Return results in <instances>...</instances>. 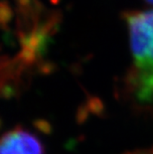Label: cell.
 Masks as SVG:
<instances>
[{
    "mask_svg": "<svg viewBox=\"0 0 153 154\" xmlns=\"http://www.w3.org/2000/svg\"><path fill=\"white\" fill-rule=\"evenodd\" d=\"M133 67L127 83L153 88V9L129 12L125 16Z\"/></svg>",
    "mask_w": 153,
    "mask_h": 154,
    "instance_id": "cell-1",
    "label": "cell"
},
{
    "mask_svg": "<svg viewBox=\"0 0 153 154\" xmlns=\"http://www.w3.org/2000/svg\"><path fill=\"white\" fill-rule=\"evenodd\" d=\"M0 154H45V147L35 133L17 126L0 136Z\"/></svg>",
    "mask_w": 153,
    "mask_h": 154,
    "instance_id": "cell-2",
    "label": "cell"
},
{
    "mask_svg": "<svg viewBox=\"0 0 153 154\" xmlns=\"http://www.w3.org/2000/svg\"><path fill=\"white\" fill-rule=\"evenodd\" d=\"M122 154H153V146L149 148H141V149H135L132 151H127Z\"/></svg>",
    "mask_w": 153,
    "mask_h": 154,
    "instance_id": "cell-3",
    "label": "cell"
},
{
    "mask_svg": "<svg viewBox=\"0 0 153 154\" xmlns=\"http://www.w3.org/2000/svg\"><path fill=\"white\" fill-rule=\"evenodd\" d=\"M147 1H148L149 3H151V4H153V0H147Z\"/></svg>",
    "mask_w": 153,
    "mask_h": 154,
    "instance_id": "cell-4",
    "label": "cell"
}]
</instances>
